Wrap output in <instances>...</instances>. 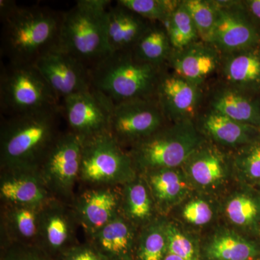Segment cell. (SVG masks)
<instances>
[{
	"label": "cell",
	"mask_w": 260,
	"mask_h": 260,
	"mask_svg": "<svg viewBox=\"0 0 260 260\" xmlns=\"http://www.w3.org/2000/svg\"><path fill=\"white\" fill-rule=\"evenodd\" d=\"M1 54L8 62L34 64L59 44L61 13L1 0Z\"/></svg>",
	"instance_id": "1"
},
{
	"label": "cell",
	"mask_w": 260,
	"mask_h": 260,
	"mask_svg": "<svg viewBox=\"0 0 260 260\" xmlns=\"http://www.w3.org/2000/svg\"><path fill=\"white\" fill-rule=\"evenodd\" d=\"M61 106L8 116L2 124L1 161L8 170L35 169L59 135Z\"/></svg>",
	"instance_id": "2"
},
{
	"label": "cell",
	"mask_w": 260,
	"mask_h": 260,
	"mask_svg": "<svg viewBox=\"0 0 260 260\" xmlns=\"http://www.w3.org/2000/svg\"><path fill=\"white\" fill-rule=\"evenodd\" d=\"M111 3L108 0H79L61 13L57 48L89 70L111 54L107 32Z\"/></svg>",
	"instance_id": "3"
},
{
	"label": "cell",
	"mask_w": 260,
	"mask_h": 260,
	"mask_svg": "<svg viewBox=\"0 0 260 260\" xmlns=\"http://www.w3.org/2000/svg\"><path fill=\"white\" fill-rule=\"evenodd\" d=\"M89 72L92 88L116 104L155 99L162 68L140 61L133 52L111 53Z\"/></svg>",
	"instance_id": "4"
},
{
	"label": "cell",
	"mask_w": 260,
	"mask_h": 260,
	"mask_svg": "<svg viewBox=\"0 0 260 260\" xmlns=\"http://www.w3.org/2000/svg\"><path fill=\"white\" fill-rule=\"evenodd\" d=\"M205 143L200 132L191 120L164 126L153 134L131 145L129 153L135 168L145 172L174 169L184 165Z\"/></svg>",
	"instance_id": "5"
},
{
	"label": "cell",
	"mask_w": 260,
	"mask_h": 260,
	"mask_svg": "<svg viewBox=\"0 0 260 260\" xmlns=\"http://www.w3.org/2000/svg\"><path fill=\"white\" fill-rule=\"evenodd\" d=\"M59 99L34 64H2L0 109L7 116L58 107Z\"/></svg>",
	"instance_id": "6"
},
{
	"label": "cell",
	"mask_w": 260,
	"mask_h": 260,
	"mask_svg": "<svg viewBox=\"0 0 260 260\" xmlns=\"http://www.w3.org/2000/svg\"><path fill=\"white\" fill-rule=\"evenodd\" d=\"M135 167L129 153L109 133L83 140L80 175L92 182H124L134 179Z\"/></svg>",
	"instance_id": "7"
},
{
	"label": "cell",
	"mask_w": 260,
	"mask_h": 260,
	"mask_svg": "<svg viewBox=\"0 0 260 260\" xmlns=\"http://www.w3.org/2000/svg\"><path fill=\"white\" fill-rule=\"evenodd\" d=\"M166 117L156 99H136L114 104L109 133L121 146L133 145L164 126Z\"/></svg>",
	"instance_id": "8"
},
{
	"label": "cell",
	"mask_w": 260,
	"mask_h": 260,
	"mask_svg": "<svg viewBox=\"0 0 260 260\" xmlns=\"http://www.w3.org/2000/svg\"><path fill=\"white\" fill-rule=\"evenodd\" d=\"M61 111L71 133L83 140L109 133L114 103L94 90L75 94L62 99Z\"/></svg>",
	"instance_id": "9"
},
{
	"label": "cell",
	"mask_w": 260,
	"mask_h": 260,
	"mask_svg": "<svg viewBox=\"0 0 260 260\" xmlns=\"http://www.w3.org/2000/svg\"><path fill=\"white\" fill-rule=\"evenodd\" d=\"M34 65L59 100L92 89L88 68L58 48Z\"/></svg>",
	"instance_id": "10"
},
{
	"label": "cell",
	"mask_w": 260,
	"mask_h": 260,
	"mask_svg": "<svg viewBox=\"0 0 260 260\" xmlns=\"http://www.w3.org/2000/svg\"><path fill=\"white\" fill-rule=\"evenodd\" d=\"M83 140L69 132L60 135L41 162L42 174L61 191L70 190L80 174Z\"/></svg>",
	"instance_id": "11"
},
{
	"label": "cell",
	"mask_w": 260,
	"mask_h": 260,
	"mask_svg": "<svg viewBox=\"0 0 260 260\" xmlns=\"http://www.w3.org/2000/svg\"><path fill=\"white\" fill-rule=\"evenodd\" d=\"M215 4L216 21L210 44L218 50L231 54L255 47L259 42V35L246 17L223 3Z\"/></svg>",
	"instance_id": "12"
},
{
	"label": "cell",
	"mask_w": 260,
	"mask_h": 260,
	"mask_svg": "<svg viewBox=\"0 0 260 260\" xmlns=\"http://www.w3.org/2000/svg\"><path fill=\"white\" fill-rule=\"evenodd\" d=\"M198 86L178 75L161 72L156 88L155 99L166 119L174 123L191 120L199 104Z\"/></svg>",
	"instance_id": "13"
},
{
	"label": "cell",
	"mask_w": 260,
	"mask_h": 260,
	"mask_svg": "<svg viewBox=\"0 0 260 260\" xmlns=\"http://www.w3.org/2000/svg\"><path fill=\"white\" fill-rule=\"evenodd\" d=\"M183 166L191 186L205 191L222 185L229 174V164L224 153L216 147L205 143Z\"/></svg>",
	"instance_id": "14"
},
{
	"label": "cell",
	"mask_w": 260,
	"mask_h": 260,
	"mask_svg": "<svg viewBox=\"0 0 260 260\" xmlns=\"http://www.w3.org/2000/svg\"><path fill=\"white\" fill-rule=\"evenodd\" d=\"M150 23L118 3L109 7L107 32L110 53L132 52Z\"/></svg>",
	"instance_id": "15"
},
{
	"label": "cell",
	"mask_w": 260,
	"mask_h": 260,
	"mask_svg": "<svg viewBox=\"0 0 260 260\" xmlns=\"http://www.w3.org/2000/svg\"><path fill=\"white\" fill-rule=\"evenodd\" d=\"M209 45L196 43L172 53L169 59L174 74L194 85H200L216 70L218 51Z\"/></svg>",
	"instance_id": "16"
},
{
	"label": "cell",
	"mask_w": 260,
	"mask_h": 260,
	"mask_svg": "<svg viewBox=\"0 0 260 260\" xmlns=\"http://www.w3.org/2000/svg\"><path fill=\"white\" fill-rule=\"evenodd\" d=\"M145 177L154 202L162 210L180 203L192 186L184 170L179 168L148 171Z\"/></svg>",
	"instance_id": "17"
},
{
	"label": "cell",
	"mask_w": 260,
	"mask_h": 260,
	"mask_svg": "<svg viewBox=\"0 0 260 260\" xmlns=\"http://www.w3.org/2000/svg\"><path fill=\"white\" fill-rule=\"evenodd\" d=\"M203 129L219 144L225 146H244L258 139L259 126L244 124L212 110L203 119Z\"/></svg>",
	"instance_id": "18"
},
{
	"label": "cell",
	"mask_w": 260,
	"mask_h": 260,
	"mask_svg": "<svg viewBox=\"0 0 260 260\" xmlns=\"http://www.w3.org/2000/svg\"><path fill=\"white\" fill-rule=\"evenodd\" d=\"M134 242L131 225L117 216L95 233L94 248L107 260H132Z\"/></svg>",
	"instance_id": "19"
},
{
	"label": "cell",
	"mask_w": 260,
	"mask_h": 260,
	"mask_svg": "<svg viewBox=\"0 0 260 260\" xmlns=\"http://www.w3.org/2000/svg\"><path fill=\"white\" fill-rule=\"evenodd\" d=\"M119 198L114 191L100 189L85 193L78 205L82 223L95 234L118 216Z\"/></svg>",
	"instance_id": "20"
},
{
	"label": "cell",
	"mask_w": 260,
	"mask_h": 260,
	"mask_svg": "<svg viewBox=\"0 0 260 260\" xmlns=\"http://www.w3.org/2000/svg\"><path fill=\"white\" fill-rule=\"evenodd\" d=\"M34 169L10 170L12 177L5 179L1 184L0 192L5 200L15 204L25 206H38L47 198V192L42 183L38 180Z\"/></svg>",
	"instance_id": "21"
},
{
	"label": "cell",
	"mask_w": 260,
	"mask_h": 260,
	"mask_svg": "<svg viewBox=\"0 0 260 260\" xmlns=\"http://www.w3.org/2000/svg\"><path fill=\"white\" fill-rule=\"evenodd\" d=\"M205 253L210 260H253L260 256V249L237 233L225 231L212 238Z\"/></svg>",
	"instance_id": "22"
},
{
	"label": "cell",
	"mask_w": 260,
	"mask_h": 260,
	"mask_svg": "<svg viewBox=\"0 0 260 260\" xmlns=\"http://www.w3.org/2000/svg\"><path fill=\"white\" fill-rule=\"evenodd\" d=\"M132 52L140 61L162 68V63L172 54V45L165 28L150 22Z\"/></svg>",
	"instance_id": "23"
},
{
	"label": "cell",
	"mask_w": 260,
	"mask_h": 260,
	"mask_svg": "<svg viewBox=\"0 0 260 260\" xmlns=\"http://www.w3.org/2000/svg\"><path fill=\"white\" fill-rule=\"evenodd\" d=\"M212 106L213 110L231 119L260 127V107L237 90L227 89L219 92Z\"/></svg>",
	"instance_id": "24"
},
{
	"label": "cell",
	"mask_w": 260,
	"mask_h": 260,
	"mask_svg": "<svg viewBox=\"0 0 260 260\" xmlns=\"http://www.w3.org/2000/svg\"><path fill=\"white\" fill-rule=\"evenodd\" d=\"M224 73L227 80L236 86L260 83L259 53L247 49L232 54Z\"/></svg>",
	"instance_id": "25"
},
{
	"label": "cell",
	"mask_w": 260,
	"mask_h": 260,
	"mask_svg": "<svg viewBox=\"0 0 260 260\" xmlns=\"http://www.w3.org/2000/svg\"><path fill=\"white\" fill-rule=\"evenodd\" d=\"M153 198L148 184L141 179L127 182L124 193V208L126 216L137 223L148 221L153 213Z\"/></svg>",
	"instance_id": "26"
},
{
	"label": "cell",
	"mask_w": 260,
	"mask_h": 260,
	"mask_svg": "<svg viewBox=\"0 0 260 260\" xmlns=\"http://www.w3.org/2000/svg\"><path fill=\"white\" fill-rule=\"evenodd\" d=\"M162 25L167 30L172 47L176 51L189 47L199 37L194 22L183 3Z\"/></svg>",
	"instance_id": "27"
},
{
	"label": "cell",
	"mask_w": 260,
	"mask_h": 260,
	"mask_svg": "<svg viewBox=\"0 0 260 260\" xmlns=\"http://www.w3.org/2000/svg\"><path fill=\"white\" fill-rule=\"evenodd\" d=\"M225 211L234 225L252 227L260 218V200L247 193H237L228 200Z\"/></svg>",
	"instance_id": "28"
},
{
	"label": "cell",
	"mask_w": 260,
	"mask_h": 260,
	"mask_svg": "<svg viewBox=\"0 0 260 260\" xmlns=\"http://www.w3.org/2000/svg\"><path fill=\"white\" fill-rule=\"evenodd\" d=\"M166 223H153L145 229L140 238L139 260H164L168 251Z\"/></svg>",
	"instance_id": "29"
},
{
	"label": "cell",
	"mask_w": 260,
	"mask_h": 260,
	"mask_svg": "<svg viewBox=\"0 0 260 260\" xmlns=\"http://www.w3.org/2000/svg\"><path fill=\"white\" fill-rule=\"evenodd\" d=\"M116 3L150 22L167 21L181 3L167 0H119Z\"/></svg>",
	"instance_id": "30"
},
{
	"label": "cell",
	"mask_w": 260,
	"mask_h": 260,
	"mask_svg": "<svg viewBox=\"0 0 260 260\" xmlns=\"http://www.w3.org/2000/svg\"><path fill=\"white\" fill-rule=\"evenodd\" d=\"M183 3L194 22L200 39L206 44H211L216 21L217 10L215 3L187 0Z\"/></svg>",
	"instance_id": "31"
},
{
	"label": "cell",
	"mask_w": 260,
	"mask_h": 260,
	"mask_svg": "<svg viewBox=\"0 0 260 260\" xmlns=\"http://www.w3.org/2000/svg\"><path fill=\"white\" fill-rule=\"evenodd\" d=\"M167 253L175 254L184 260H200L198 243L176 224L166 223Z\"/></svg>",
	"instance_id": "32"
},
{
	"label": "cell",
	"mask_w": 260,
	"mask_h": 260,
	"mask_svg": "<svg viewBox=\"0 0 260 260\" xmlns=\"http://www.w3.org/2000/svg\"><path fill=\"white\" fill-rule=\"evenodd\" d=\"M236 158V165L243 177L260 181V140L243 146Z\"/></svg>",
	"instance_id": "33"
},
{
	"label": "cell",
	"mask_w": 260,
	"mask_h": 260,
	"mask_svg": "<svg viewBox=\"0 0 260 260\" xmlns=\"http://www.w3.org/2000/svg\"><path fill=\"white\" fill-rule=\"evenodd\" d=\"M44 234L50 249H61L69 237V225L64 215L59 213L48 215L44 220Z\"/></svg>",
	"instance_id": "34"
},
{
	"label": "cell",
	"mask_w": 260,
	"mask_h": 260,
	"mask_svg": "<svg viewBox=\"0 0 260 260\" xmlns=\"http://www.w3.org/2000/svg\"><path fill=\"white\" fill-rule=\"evenodd\" d=\"M213 215V206L201 198H195L187 202L181 211L184 220L194 226H203L209 223Z\"/></svg>",
	"instance_id": "35"
},
{
	"label": "cell",
	"mask_w": 260,
	"mask_h": 260,
	"mask_svg": "<svg viewBox=\"0 0 260 260\" xmlns=\"http://www.w3.org/2000/svg\"><path fill=\"white\" fill-rule=\"evenodd\" d=\"M13 218L19 235L25 239H30L37 234L38 220L34 207L23 205L17 208Z\"/></svg>",
	"instance_id": "36"
},
{
	"label": "cell",
	"mask_w": 260,
	"mask_h": 260,
	"mask_svg": "<svg viewBox=\"0 0 260 260\" xmlns=\"http://www.w3.org/2000/svg\"><path fill=\"white\" fill-rule=\"evenodd\" d=\"M63 260H107L94 247L80 246L65 253Z\"/></svg>",
	"instance_id": "37"
},
{
	"label": "cell",
	"mask_w": 260,
	"mask_h": 260,
	"mask_svg": "<svg viewBox=\"0 0 260 260\" xmlns=\"http://www.w3.org/2000/svg\"><path fill=\"white\" fill-rule=\"evenodd\" d=\"M3 260H52L44 253L34 251L10 253Z\"/></svg>",
	"instance_id": "38"
},
{
	"label": "cell",
	"mask_w": 260,
	"mask_h": 260,
	"mask_svg": "<svg viewBox=\"0 0 260 260\" xmlns=\"http://www.w3.org/2000/svg\"><path fill=\"white\" fill-rule=\"evenodd\" d=\"M247 5L251 14L260 20V0L247 2Z\"/></svg>",
	"instance_id": "39"
},
{
	"label": "cell",
	"mask_w": 260,
	"mask_h": 260,
	"mask_svg": "<svg viewBox=\"0 0 260 260\" xmlns=\"http://www.w3.org/2000/svg\"><path fill=\"white\" fill-rule=\"evenodd\" d=\"M164 260H184L181 259V257L175 255V254H171V253H167V255L164 257Z\"/></svg>",
	"instance_id": "40"
},
{
	"label": "cell",
	"mask_w": 260,
	"mask_h": 260,
	"mask_svg": "<svg viewBox=\"0 0 260 260\" xmlns=\"http://www.w3.org/2000/svg\"><path fill=\"white\" fill-rule=\"evenodd\" d=\"M253 260H260V256H259V257H256V258H255V259H253Z\"/></svg>",
	"instance_id": "41"
},
{
	"label": "cell",
	"mask_w": 260,
	"mask_h": 260,
	"mask_svg": "<svg viewBox=\"0 0 260 260\" xmlns=\"http://www.w3.org/2000/svg\"><path fill=\"white\" fill-rule=\"evenodd\" d=\"M259 186H260V181H259Z\"/></svg>",
	"instance_id": "42"
}]
</instances>
